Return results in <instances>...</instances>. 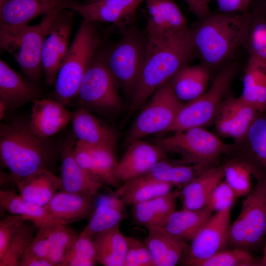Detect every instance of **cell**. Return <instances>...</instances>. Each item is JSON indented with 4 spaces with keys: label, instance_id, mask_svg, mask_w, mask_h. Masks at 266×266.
I'll return each instance as SVG.
<instances>
[{
    "label": "cell",
    "instance_id": "cell-5",
    "mask_svg": "<svg viewBox=\"0 0 266 266\" xmlns=\"http://www.w3.org/2000/svg\"><path fill=\"white\" fill-rule=\"evenodd\" d=\"M60 10L43 15L34 25L0 27V46L11 54L26 78L36 85L43 72L41 64L43 44Z\"/></svg>",
    "mask_w": 266,
    "mask_h": 266
},
{
    "label": "cell",
    "instance_id": "cell-19",
    "mask_svg": "<svg viewBox=\"0 0 266 266\" xmlns=\"http://www.w3.org/2000/svg\"><path fill=\"white\" fill-rule=\"evenodd\" d=\"M31 120L32 131L43 139L58 133L67 125L71 113L58 100L35 99L33 101Z\"/></svg>",
    "mask_w": 266,
    "mask_h": 266
},
{
    "label": "cell",
    "instance_id": "cell-3",
    "mask_svg": "<svg viewBox=\"0 0 266 266\" xmlns=\"http://www.w3.org/2000/svg\"><path fill=\"white\" fill-rule=\"evenodd\" d=\"M54 152L47 139L40 138L29 124H2L0 128V158L16 183L43 169H49Z\"/></svg>",
    "mask_w": 266,
    "mask_h": 266
},
{
    "label": "cell",
    "instance_id": "cell-48",
    "mask_svg": "<svg viewBox=\"0 0 266 266\" xmlns=\"http://www.w3.org/2000/svg\"><path fill=\"white\" fill-rule=\"evenodd\" d=\"M219 10L224 13H246L243 0H216Z\"/></svg>",
    "mask_w": 266,
    "mask_h": 266
},
{
    "label": "cell",
    "instance_id": "cell-30",
    "mask_svg": "<svg viewBox=\"0 0 266 266\" xmlns=\"http://www.w3.org/2000/svg\"><path fill=\"white\" fill-rule=\"evenodd\" d=\"M173 187L170 183L159 180L145 173L123 182L114 194L127 205L132 206L165 195L171 191Z\"/></svg>",
    "mask_w": 266,
    "mask_h": 266
},
{
    "label": "cell",
    "instance_id": "cell-40",
    "mask_svg": "<svg viewBox=\"0 0 266 266\" xmlns=\"http://www.w3.org/2000/svg\"><path fill=\"white\" fill-rule=\"evenodd\" d=\"M93 234L83 229L62 266H93L98 263Z\"/></svg>",
    "mask_w": 266,
    "mask_h": 266
},
{
    "label": "cell",
    "instance_id": "cell-39",
    "mask_svg": "<svg viewBox=\"0 0 266 266\" xmlns=\"http://www.w3.org/2000/svg\"><path fill=\"white\" fill-rule=\"evenodd\" d=\"M36 226L26 221L10 240L6 250L0 258V266H19L21 257L31 243Z\"/></svg>",
    "mask_w": 266,
    "mask_h": 266
},
{
    "label": "cell",
    "instance_id": "cell-42",
    "mask_svg": "<svg viewBox=\"0 0 266 266\" xmlns=\"http://www.w3.org/2000/svg\"><path fill=\"white\" fill-rule=\"evenodd\" d=\"M255 263L251 254L241 248L221 250L195 266H251Z\"/></svg>",
    "mask_w": 266,
    "mask_h": 266
},
{
    "label": "cell",
    "instance_id": "cell-52",
    "mask_svg": "<svg viewBox=\"0 0 266 266\" xmlns=\"http://www.w3.org/2000/svg\"><path fill=\"white\" fill-rule=\"evenodd\" d=\"M265 245L264 248L263 255L261 260V265L266 266V235Z\"/></svg>",
    "mask_w": 266,
    "mask_h": 266
},
{
    "label": "cell",
    "instance_id": "cell-13",
    "mask_svg": "<svg viewBox=\"0 0 266 266\" xmlns=\"http://www.w3.org/2000/svg\"><path fill=\"white\" fill-rule=\"evenodd\" d=\"M259 113L240 96L226 98L216 113L213 122L215 130L220 136L240 143Z\"/></svg>",
    "mask_w": 266,
    "mask_h": 266
},
{
    "label": "cell",
    "instance_id": "cell-47",
    "mask_svg": "<svg viewBox=\"0 0 266 266\" xmlns=\"http://www.w3.org/2000/svg\"><path fill=\"white\" fill-rule=\"evenodd\" d=\"M49 250L48 239L43 228H40L25 251L36 257L47 259Z\"/></svg>",
    "mask_w": 266,
    "mask_h": 266
},
{
    "label": "cell",
    "instance_id": "cell-8",
    "mask_svg": "<svg viewBox=\"0 0 266 266\" xmlns=\"http://www.w3.org/2000/svg\"><path fill=\"white\" fill-rule=\"evenodd\" d=\"M235 74L232 66L222 67L206 92L197 99L185 102L166 133L207 126L214 122L218 110L225 99Z\"/></svg>",
    "mask_w": 266,
    "mask_h": 266
},
{
    "label": "cell",
    "instance_id": "cell-31",
    "mask_svg": "<svg viewBox=\"0 0 266 266\" xmlns=\"http://www.w3.org/2000/svg\"><path fill=\"white\" fill-rule=\"evenodd\" d=\"M213 213L207 206L197 210H175L161 226L175 238L187 243L191 240Z\"/></svg>",
    "mask_w": 266,
    "mask_h": 266
},
{
    "label": "cell",
    "instance_id": "cell-10",
    "mask_svg": "<svg viewBox=\"0 0 266 266\" xmlns=\"http://www.w3.org/2000/svg\"><path fill=\"white\" fill-rule=\"evenodd\" d=\"M119 87L99 50L80 84L77 98L84 107L107 112L122 109Z\"/></svg>",
    "mask_w": 266,
    "mask_h": 266
},
{
    "label": "cell",
    "instance_id": "cell-35",
    "mask_svg": "<svg viewBox=\"0 0 266 266\" xmlns=\"http://www.w3.org/2000/svg\"><path fill=\"white\" fill-rule=\"evenodd\" d=\"M42 228L49 245L47 259L53 266H62L78 235L67 224L56 223Z\"/></svg>",
    "mask_w": 266,
    "mask_h": 266
},
{
    "label": "cell",
    "instance_id": "cell-23",
    "mask_svg": "<svg viewBox=\"0 0 266 266\" xmlns=\"http://www.w3.org/2000/svg\"><path fill=\"white\" fill-rule=\"evenodd\" d=\"M39 93L36 84L22 77L0 59V101L7 109L33 101Z\"/></svg>",
    "mask_w": 266,
    "mask_h": 266
},
{
    "label": "cell",
    "instance_id": "cell-38",
    "mask_svg": "<svg viewBox=\"0 0 266 266\" xmlns=\"http://www.w3.org/2000/svg\"><path fill=\"white\" fill-rule=\"evenodd\" d=\"M242 142L255 161L266 171V111L259 112Z\"/></svg>",
    "mask_w": 266,
    "mask_h": 266
},
{
    "label": "cell",
    "instance_id": "cell-6",
    "mask_svg": "<svg viewBox=\"0 0 266 266\" xmlns=\"http://www.w3.org/2000/svg\"><path fill=\"white\" fill-rule=\"evenodd\" d=\"M122 32L119 41L100 51L119 88L133 97L143 67L148 38L145 31L133 25Z\"/></svg>",
    "mask_w": 266,
    "mask_h": 266
},
{
    "label": "cell",
    "instance_id": "cell-11",
    "mask_svg": "<svg viewBox=\"0 0 266 266\" xmlns=\"http://www.w3.org/2000/svg\"><path fill=\"white\" fill-rule=\"evenodd\" d=\"M71 9L59 11L44 41L41 64L47 85H54L60 67L68 50L73 17Z\"/></svg>",
    "mask_w": 266,
    "mask_h": 266
},
{
    "label": "cell",
    "instance_id": "cell-46",
    "mask_svg": "<svg viewBox=\"0 0 266 266\" xmlns=\"http://www.w3.org/2000/svg\"><path fill=\"white\" fill-rule=\"evenodd\" d=\"M25 221L21 216L12 214L0 221V258L4 253L12 236Z\"/></svg>",
    "mask_w": 266,
    "mask_h": 266
},
{
    "label": "cell",
    "instance_id": "cell-53",
    "mask_svg": "<svg viewBox=\"0 0 266 266\" xmlns=\"http://www.w3.org/2000/svg\"><path fill=\"white\" fill-rule=\"evenodd\" d=\"M252 0H243L245 12H247V10L249 7L250 3Z\"/></svg>",
    "mask_w": 266,
    "mask_h": 266
},
{
    "label": "cell",
    "instance_id": "cell-37",
    "mask_svg": "<svg viewBox=\"0 0 266 266\" xmlns=\"http://www.w3.org/2000/svg\"><path fill=\"white\" fill-rule=\"evenodd\" d=\"M223 167L225 181L237 198L247 196L252 190V176L256 173L255 167L248 163L233 160Z\"/></svg>",
    "mask_w": 266,
    "mask_h": 266
},
{
    "label": "cell",
    "instance_id": "cell-1",
    "mask_svg": "<svg viewBox=\"0 0 266 266\" xmlns=\"http://www.w3.org/2000/svg\"><path fill=\"white\" fill-rule=\"evenodd\" d=\"M146 33L145 62L129 113L143 106L154 92L188 65L195 54L189 27L172 33Z\"/></svg>",
    "mask_w": 266,
    "mask_h": 266
},
{
    "label": "cell",
    "instance_id": "cell-17",
    "mask_svg": "<svg viewBox=\"0 0 266 266\" xmlns=\"http://www.w3.org/2000/svg\"><path fill=\"white\" fill-rule=\"evenodd\" d=\"M256 186L246 196L239 215L247 233V247L259 244L266 235V177L259 175Z\"/></svg>",
    "mask_w": 266,
    "mask_h": 266
},
{
    "label": "cell",
    "instance_id": "cell-33",
    "mask_svg": "<svg viewBox=\"0 0 266 266\" xmlns=\"http://www.w3.org/2000/svg\"><path fill=\"white\" fill-rule=\"evenodd\" d=\"M126 205L114 193L100 196L84 229L94 235L120 225L126 217Z\"/></svg>",
    "mask_w": 266,
    "mask_h": 266
},
{
    "label": "cell",
    "instance_id": "cell-34",
    "mask_svg": "<svg viewBox=\"0 0 266 266\" xmlns=\"http://www.w3.org/2000/svg\"><path fill=\"white\" fill-rule=\"evenodd\" d=\"M240 96L259 112L266 111V68L250 58L244 71Z\"/></svg>",
    "mask_w": 266,
    "mask_h": 266
},
{
    "label": "cell",
    "instance_id": "cell-20",
    "mask_svg": "<svg viewBox=\"0 0 266 266\" xmlns=\"http://www.w3.org/2000/svg\"><path fill=\"white\" fill-rule=\"evenodd\" d=\"M97 197L61 190L44 206L61 223L67 224L90 217Z\"/></svg>",
    "mask_w": 266,
    "mask_h": 266
},
{
    "label": "cell",
    "instance_id": "cell-54",
    "mask_svg": "<svg viewBox=\"0 0 266 266\" xmlns=\"http://www.w3.org/2000/svg\"><path fill=\"white\" fill-rule=\"evenodd\" d=\"M100 0H86L85 4L93 3V2H97Z\"/></svg>",
    "mask_w": 266,
    "mask_h": 266
},
{
    "label": "cell",
    "instance_id": "cell-15",
    "mask_svg": "<svg viewBox=\"0 0 266 266\" xmlns=\"http://www.w3.org/2000/svg\"><path fill=\"white\" fill-rule=\"evenodd\" d=\"M77 4L74 0H0V27L28 25L40 15L71 9Z\"/></svg>",
    "mask_w": 266,
    "mask_h": 266
},
{
    "label": "cell",
    "instance_id": "cell-44",
    "mask_svg": "<svg viewBox=\"0 0 266 266\" xmlns=\"http://www.w3.org/2000/svg\"><path fill=\"white\" fill-rule=\"evenodd\" d=\"M237 198L230 185L221 181L212 191L206 206L213 212L232 209Z\"/></svg>",
    "mask_w": 266,
    "mask_h": 266
},
{
    "label": "cell",
    "instance_id": "cell-45",
    "mask_svg": "<svg viewBox=\"0 0 266 266\" xmlns=\"http://www.w3.org/2000/svg\"><path fill=\"white\" fill-rule=\"evenodd\" d=\"M124 266H154L151 254L144 241L129 237Z\"/></svg>",
    "mask_w": 266,
    "mask_h": 266
},
{
    "label": "cell",
    "instance_id": "cell-41",
    "mask_svg": "<svg viewBox=\"0 0 266 266\" xmlns=\"http://www.w3.org/2000/svg\"><path fill=\"white\" fill-rule=\"evenodd\" d=\"M245 44L249 58L266 68V18L253 17Z\"/></svg>",
    "mask_w": 266,
    "mask_h": 266
},
{
    "label": "cell",
    "instance_id": "cell-24",
    "mask_svg": "<svg viewBox=\"0 0 266 266\" xmlns=\"http://www.w3.org/2000/svg\"><path fill=\"white\" fill-rule=\"evenodd\" d=\"M224 178L223 167H208L180 189V198L184 209L197 210L206 206L215 187Z\"/></svg>",
    "mask_w": 266,
    "mask_h": 266
},
{
    "label": "cell",
    "instance_id": "cell-12",
    "mask_svg": "<svg viewBox=\"0 0 266 266\" xmlns=\"http://www.w3.org/2000/svg\"><path fill=\"white\" fill-rule=\"evenodd\" d=\"M215 212L191 240L185 264L195 266L223 249L228 243L231 211Z\"/></svg>",
    "mask_w": 266,
    "mask_h": 266
},
{
    "label": "cell",
    "instance_id": "cell-2",
    "mask_svg": "<svg viewBox=\"0 0 266 266\" xmlns=\"http://www.w3.org/2000/svg\"><path fill=\"white\" fill-rule=\"evenodd\" d=\"M253 18L246 13L208 14L189 28L190 38L202 64L219 66L245 43Z\"/></svg>",
    "mask_w": 266,
    "mask_h": 266
},
{
    "label": "cell",
    "instance_id": "cell-22",
    "mask_svg": "<svg viewBox=\"0 0 266 266\" xmlns=\"http://www.w3.org/2000/svg\"><path fill=\"white\" fill-rule=\"evenodd\" d=\"M71 118L73 131L78 140L115 151L117 142L116 133L86 108L81 107L76 110Z\"/></svg>",
    "mask_w": 266,
    "mask_h": 266
},
{
    "label": "cell",
    "instance_id": "cell-18",
    "mask_svg": "<svg viewBox=\"0 0 266 266\" xmlns=\"http://www.w3.org/2000/svg\"><path fill=\"white\" fill-rule=\"evenodd\" d=\"M166 152L157 144L141 140L131 141L118 161L116 176L122 184L133 177L146 173L156 163L166 159Z\"/></svg>",
    "mask_w": 266,
    "mask_h": 266
},
{
    "label": "cell",
    "instance_id": "cell-29",
    "mask_svg": "<svg viewBox=\"0 0 266 266\" xmlns=\"http://www.w3.org/2000/svg\"><path fill=\"white\" fill-rule=\"evenodd\" d=\"M179 193L180 189L177 188L165 195L132 206L133 222L147 229L152 226H161L175 210Z\"/></svg>",
    "mask_w": 266,
    "mask_h": 266
},
{
    "label": "cell",
    "instance_id": "cell-25",
    "mask_svg": "<svg viewBox=\"0 0 266 266\" xmlns=\"http://www.w3.org/2000/svg\"><path fill=\"white\" fill-rule=\"evenodd\" d=\"M149 19L145 31L167 33L188 28L185 17L174 0H145Z\"/></svg>",
    "mask_w": 266,
    "mask_h": 266
},
{
    "label": "cell",
    "instance_id": "cell-36",
    "mask_svg": "<svg viewBox=\"0 0 266 266\" xmlns=\"http://www.w3.org/2000/svg\"><path fill=\"white\" fill-rule=\"evenodd\" d=\"M205 168L198 165L175 164L166 159L156 163L146 173L181 189Z\"/></svg>",
    "mask_w": 266,
    "mask_h": 266
},
{
    "label": "cell",
    "instance_id": "cell-16",
    "mask_svg": "<svg viewBox=\"0 0 266 266\" xmlns=\"http://www.w3.org/2000/svg\"><path fill=\"white\" fill-rule=\"evenodd\" d=\"M145 0H101L74 6L71 10L83 19L92 22H106L121 31L132 25L139 5Z\"/></svg>",
    "mask_w": 266,
    "mask_h": 266
},
{
    "label": "cell",
    "instance_id": "cell-27",
    "mask_svg": "<svg viewBox=\"0 0 266 266\" xmlns=\"http://www.w3.org/2000/svg\"><path fill=\"white\" fill-rule=\"evenodd\" d=\"M144 242L152 255L154 266H174L179 261L188 245L175 238L161 226L147 229Z\"/></svg>",
    "mask_w": 266,
    "mask_h": 266
},
{
    "label": "cell",
    "instance_id": "cell-14",
    "mask_svg": "<svg viewBox=\"0 0 266 266\" xmlns=\"http://www.w3.org/2000/svg\"><path fill=\"white\" fill-rule=\"evenodd\" d=\"M73 153L78 165L96 181L117 188L121 185L116 176L115 150L78 140Z\"/></svg>",
    "mask_w": 266,
    "mask_h": 266
},
{
    "label": "cell",
    "instance_id": "cell-21",
    "mask_svg": "<svg viewBox=\"0 0 266 266\" xmlns=\"http://www.w3.org/2000/svg\"><path fill=\"white\" fill-rule=\"evenodd\" d=\"M74 145L72 141H69L61 151V190L97 197L103 185L94 179L77 163L73 153Z\"/></svg>",
    "mask_w": 266,
    "mask_h": 266
},
{
    "label": "cell",
    "instance_id": "cell-28",
    "mask_svg": "<svg viewBox=\"0 0 266 266\" xmlns=\"http://www.w3.org/2000/svg\"><path fill=\"white\" fill-rule=\"evenodd\" d=\"M209 79L210 68L201 63L182 68L171 78V84L176 96L187 102L206 92Z\"/></svg>",
    "mask_w": 266,
    "mask_h": 266
},
{
    "label": "cell",
    "instance_id": "cell-7",
    "mask_svg": "<svg viewBox=\"0 0 266 266\" xmlns=\"http://www.w3.org/2000/svg\"><path fill=\"white\" fill-rule=\"evenodd\" d=\"M166 153L179 155L183 162L205 168L229 149L218 136L202 127L189 128L155 141Z\"/></svg>",
    "mask_w": 266,
    "mask_h": 266
},
{
    "label": "cell",
    "instance_id": "cell-26",
    "mask_svg": "<svg viewBox=\"0 0 266 266\" xmlns=\"http://www.w3.org/2000/svg\"><path fill=\"white\" fill-rule=\"evenodd\" d=\"M16 183L21 197L41 206L46 205L61 190L60 176L47 168L36 171Z\"/></svg>",
    "mask_w": 266,
    "mask_h": 266
},
{
    "label": "cell",
    "instance_id": "cell-50",
    "mask_svg": "<svg viewBox=\"0 0 266 266\" xmlns=\"http://www.w3.org/2000/svg\"><path fill=\"white\" fill-rule=\"evenodd\" d=\"M19 266H53L47 259L40 258L26 251L22 255Z\"/></svg>",
    "mask_w": 266,
    "mask_h": 266
},
{
    "label": "cell",
    "instance_id": "cell-51",
    "mask_svg": "<svg viewBox=\"0 0 266 266\" xmlns=\"http://www.w3.org/2000/svg\"><path fill=\"white\" fill-rule=\"evenodd\" d=\"M5 104L1 101H0V120L4 118V114L6 110Z\"/></svg>",
    "mask_w": 266,
    "mask_h": 266
},
{
    "label": "cell",
    "instance_id": "cell-32",
    "mask_svg": "<svg viewBox=\"0 0 266 266\" xmlns=\"http://www.w3.org/2000/svg\"><path fill=\"white\" fill-rule=\"evenodd\" d=\"M93 240L98 263L104 266H124L129 237L120 225L94 234Z\"/></svg>",
    "mask_w": 266,
    "mask_h": 266
},
{
    "label": "cell",
    "instance_id": "cell-9",
    "mask_svg": "<svg viewBox=\"0 0 266 266\" xmlns=\"http://www.w3.org/2000/svg\"><path fill=\"white\" fill-rule=\"evenodd\" d=\"M129 131L131 142L158 133H166L184 102L175 95L171 79L159 87L145 103Z\"/></svg>",
    "mask_w": 266,
    "mask_h": 266
},
{
    "label": "cell",
    "instance_id": "cell-43",
    "mask_svg": "<svg viewBox=\"0 0 266 266\" xmlns=\"http://www.w3.org/2000/svg\"><path fill=\"white\" fill-rule=\"evenodd\" d=\"M18 215L25 221L33 224L37 229L61 223L48 212L44 206L32 203L24 199Z\"/></svg>",
    "mask_w": 266,
    "mask_h": 266
},
{
    "label": "cell",
    "instance_id": "cell-49",
    "mask_svg": "<svg viewBox=\"0 0 266 266\" xmlns=\"http://www.w3.org/2000/svg\"><path fill=\"white\" fill-rule=\"evenodd\" d=\"M190 10L199 18L210 13L209 4L211 0H184Z\"/></svg>",
    "mask_w": 266,
    "mask_h": 266
},
{
    "label": "cell",
    "instance_id": "cell-4",
    "mask_svg": "<svg viewBox=\"0 0 266 266\" xmlns=\"http://www.w3.org/2000/svg\"><path fill=\"white\" fill-rule=\"evenodd\" d=\"M95 23L82 20L58 71L55 95L65 106L77 97L82 79L100 49V38Z\"/></svg>",
    "mask_w": 266,
    "mask_h": 266
}]
</instances>
